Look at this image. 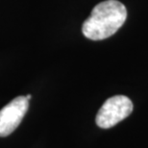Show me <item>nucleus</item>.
Returning a JSON list of instances; mask_svg holds the SVG:
<instances>
[{"label":"nucleus","instance_id":"nucleus-1","mask_svg":"<svg viewBox=\"0 0 148 148\" xmlns=\"http://www.w3.org/2000/svg\"><path fill=\"white\" fill-rule=\"evenodd\" d=\"M126 18L127 11L122 3L106 0L93 8L90 16L83 23L82 32L90 40H105L116 33Z\"/></svg>","mask_w":148,"mask_h":148},{"label":"nucleus","instance_id":"nucleus-3","mask_svg":"<svg viewBox=\"0 0 148 148\" xmlns=\"http://www.w3.org/2000/svg\"><path fill=\"white\" fill-rule=\"evenodd\" d=\"M29 108V100L18 96L0 111V137H7L17 128Z\"/></svg>","mask_w":148,"mask_h":148},{"label":"nucleus","instance_id":"nucleus-4","mask_svg":"<svg viewBox=\"0 0 148 148\" xmlns=\"http://www.w3.org/2000/svg\"><path fill=\"white\" fill-rule=\"evenodd\" d=\"M25 97H26V99H27V100H30L32 98V95H31V94H28V95H26Z\"/></svg>","mask_w":148,"mask_h":148},{"label":"nucleus","instance_id":"nucleus-2","mask_svg":"<svg viewBox=\"0 0 148 148\" xmlns=\"http://www.w3.org/2000/svg\"><path fill=\"white\" fill-rule=\"evenodd\" d=\"M133 112V103L127 96L115 95L107 99L97 112V126L109 129L125 119Z\"/></svg>","mask_w":148,"mask_h":148}]
</instances>
